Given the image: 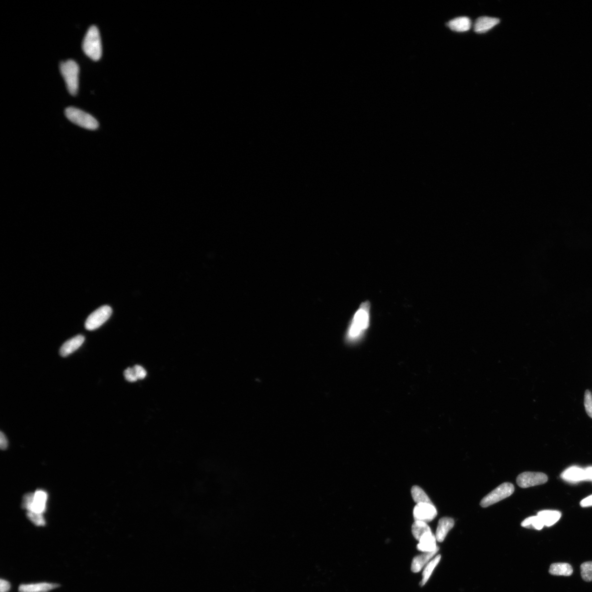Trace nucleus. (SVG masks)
<instances>
[{
    "mask_svg": "<svg viewBox=\"0 0 592 592\" xmlns=\"http://www.w3.org/2000/svg\"><path fill=\"white\" fill-rule=\"evenodd\" d=\"M370 303L364 302L356 312L347 332L350 340L359 339L368 328L370 321Z\"/></svg>",
    "mask_w": 592,
    "mask_h": 592,
    "instance_id": "1",
    "label": "nucleus"
},
{
    "mask_svg": "<svg viewBox=\"0 0 592 592\" xmlns=\"http://www.w3.org/2000/svg\"><path fill=\"white\" fill-rule=\"evenodd\" d=\"M82 49L92 60L98 61L101 59L102 52L101 36L96 26H91L87 31L83 41Z\"/></svg>",
    "mask_w": 592,
    "mask_h": 592,
    "instance_id": "2",
    "label": "nucleus"
},
{
    "mask_svg": "<svg viewBox=\"0 0 592 592\" xmlns=\"http://www.w3.org/2000/svg\"><path fill=\"white\" fill-rule=\"evenodd\" d=\"M60 67L68 91L72 96H76L78 89L79 66L74 61L67 60L61 62Z\"/></svg>",
    "mask_w": 592,
    "mask_h": 592,
    "instance_id": "3",
    "label": "nucleus"
},
{
    "mask_svg": "<svg viewBox=\"0 0 592 592\" xmlns=\"http://www.w3.org/2000/svg\"><path fill=\"white\" fill-rule=\"evenodd\" d=\"M65 114L71 122L81 128L95 130L99 127L98 122L95 118L80 109L68 107L65 110Z\"/></svg>",
    "mask_w": 592,
    "mask_h": 592,
    "instance_id": "4",
    "label": "nucleus"
},
{
    "mask_svg": "<svg viewBox=\"0 0 592 592\" xmlns=\"http://www.w3.org/2000/svg\"><path fill=\"white\" fill-rule=\"evenodd\" d=\"M515 487L510 483H505L497 487L484 497L480 502V506L486 508L507 498L513 494Z\"/></svg>",
    "mask_w": 592,
    "mask_h": 592,
    "instance_id": "5",
    "label": "nucleus"
},
{
    "mask_svg": "<svg viewBox=\"0 0 592 592\" xmlns=\"http://www.w3.org/2000/svg\"><path fill=\"white\" fill-rule=\"evenodd\" d=\"M112 309L108 306L99 307L88 316L85 322V328L89 331L96 329L101 327L111 317Z\"/></svg>",
    "mask_w": 592,
    "mask_h": 592,
    "instance_id": "6",
    "label": "nucleus"
},
{
    "mask_svg": "<svg viewBox=\"0 0 592 592\" xmlns=\"http://www.w3.org/2000/svg\"><path fill=\"white\" fill-rule=\"evenodd\" d=\"M547 481L548 476L545 474L526 471L518 475L517 483L522 488H528L545 484Z\"/></svg>",
    "mask_w": 592,
    "mask_h": 592,
    "instance_id": "7",
    "label": "nucleus"
},
{
    "mask_svg": "<svg viewBox=\"0 0 592 592\" xmlns=\"http://www.w3.org/2000/svg\"><path fill=\"white\" fill-rule=\"evenodd\" d=\"M436 508L433 504L421 503L414 507L413 516L415 521H422L426 523L432 521L437 516Z\"/></svg>",
    "mask_w": 592,
    "mask_h": 592,
    "instance_id": "8",
    "label": "nucleus"
},
{
    "mask_svg": "<svg viewBox=\"0 0 592 592\" xmlns=\"http://www.w3.org/2000/svg\"><path fill=\"white\" fill-rule=\"evenodd\" d=\"M60 585L49 583L22 584L19 587V592H49L59 588Z\"/></svg>",
    "mask_w": 592,
    "mask_h": 592,
    "instance_id": "9",
    "label": "nucleus"
},
{
    "mask_svg": "<svg viewBox=\"0 0 592 592\" xmlns=\"http://www.w3.org/2000/svg\"><path fill=\"white\" fill-rule=\"evenodd\" d=\"M85 341V337L82 335L77 336L68 340L60 349V354L62 357H66L79 348Z\"/></svg>",
    "mask_w": 592,
    "mask_h": 592,
    "instance_id": "10",
    "label": "nucleus"
},
{
    "mask_svg": "<svg viewBox=\"0 0 592 592\" xmlns=\"http://www.w3.org/2000/svg\"><path fill=\"white\" fill-rule=\"evenodd\" d=\"M437 539L436 536L431 532H429L423 536L420 539L417 545L419 551L423 553L432 552L439 550L437 546Z\"/></svg>",
    "mask_w": 592,
    "mask_h": 592,
    "instance_id": "11",
    "label": "nucleus"
},
{
    "mask_svg": "<svg viewBox=\"0 0 592 592\" xmlns=\"http://www.w3.org/2000/svg\"><path fill=\"white\" fill-rule=\"evenodd\" d=\"M455 525V522L451 518L444 517L441 519L438 523L437 528L436 537L437 541L442 542L447 537L449 532L452 530Z\"/></svg>",
    "mask_w": 592,
    "mask_h": 592,
    "instance_id": "12",
    "label": "nucleus"
},
{
    "mask_svg": "<svg viewBox=\"0 0 592 592\" xmlns=\"http://www.w3.org/2000/svg\"><path fill=\"white\" fill-rule=\"evenodd\" d=\"M500 19L489 17H481L475 21L474 29L476 33L481 34L487 32L496 25L499 24Z\"/></svg>",
    "mask_w": 592,
    "mask_h": 592,
    "instance_id": "13",
    "label": "nucleus"
},
{
    "mask_svg": "<svg viewBox=\"0 0 592 592\" xmlns=\"http://www.w3.org/2000/svg\"><path fill=\"white\" fill-rule=\"evenodd\" d=\"M438 551L439 550H437V551L432 552L423 553L414 558L411 565L412 572L415 573L420 572L431 561Z\"/></svg>",
    "mask_w": 592,
    "mask_h": 592,
    "instance_id": "14",
    "label": "nucleus"
},
{
    "mask_svg": "<svg viewBox=\"0 0 592 592\" xmlns=\"http://www.w3.org/2000/svg\"><path fill=\"white\" fill-rule=\"evenodd\" d=\"M47 494L43 490H38L34 494V500L28 511L43 513L46 510Z\"/></svg>",
    "mask_w": 592,
    "mask_h": 592,
    "instance_id": "15",
    "label": "nucleus"
},
{
    "mask_svg": "<svg viewBox=\"0 0 592 592\" xmlns=\"http://www.w3.org/2000/svg\"><path fill=\"white\" fill-rule=\"evenodd\" d=\"M448 27L457 32H464L471 27L470 19L467 17H460L452 19L448 23Z\"/></svg>",
    "mask_w": 592,
    "mask_h": 592,
    "instance_id": "16",
    "label": "nucleus"
},
{
    "mask_svg": "<svg viewBox=\"0 0 592 592\" xmlns=\"http://www.w3.org/2000/svg\"><path fill=\"white\" fill-rule=\"evenodd\" d=\"M537 516L540 518L544 526L549 527L560 520L562 514L559 511L546 510L539 512Z\"/></svg>",
    "mask_w": 592,
    "mask_h": 592,
    "instance_id": "17",
    "label": "nucleus"
},
{
    "mask_svg": "<svg viewBox=\"0 0 592 592\" xmlns=\"http://www.w3.org/2000/svg\"><path fill=\"white\" fill-rule=\"evenodd\" d=\"M549 573L554 576H570L573 573V569L568 563H553L550 567Z\"/></svg>",
    "mask_w": 592,
    "mask_h": 592,
    "instance_id": "18",
    "label": "nucleus"
},
{
    "mask_svg": "<svg viewBox=\"0 0 592 592\" xmlns=\"http://www.w3.org/2000/svg\"><path fill=\"white\" fill-rule=\"evenodd\" d=\"M562 477L570 481H579L587 479L585 470L575 467L565 470L562 474Z\"/></svg>",
    "mask_w": 592,
    "mask_h": 592,
    "instance_id": "19",
    "label": "nucleus"
},
{
    "mask_svg": "<svg viewBox=\"0 0 592 592\" xmlns=\"http://www.w3.org/2000/svg\"><path fill=\"white\" fill-rule=\"evenodd\" d=\"M146 372L139 365H136L133 368H128L125 371L124 375L126 379L129 382H135L138 379L145 378Z\"/></svg>",
    "mask_w": 592,
    "mask_h": 592,
    "instance_id": "20",
    "label": "nucleus"
},
{
    "mask_svg": "<svg viewBox=\"0 0 592 592\" xmlns=\"http://www.w3.org/2000/svg\"><path fill=\"white\" fill-rule=\"evenodd\" d=\"M430 527L427 523L422 521H415L412 526V532L414 537L420 541L421 537L426 533L431 532Z\"/></svg>",
    "mask_w": 592,
    "mask_h": 592,
    "instance_id": "21",
    "label": "nucleus"
},
{
    "mask_svg": "<svg viewBox=\"0 0 592 592\" xmlns=\"http://www.w3.org/2000/svg\"><path fill=\"white\" fill-rule=\"evenodd\" d=\"M441 560V555H438L426 565L422 573V580L420 583L421 586L422 587L427 584L429 578H431L434 570L437 567Z\"/></svg>",
    "mask_w": 592,
    "mask_h": 592,
    "instance_id": "22",
    "label": "nucleus"
},
{
    "mask_svg": "<svg viewBox=\"0 0 592 592\" xmlns=\"http://www.w3.org/2000/svg\"><path fill=\"white\" fill-rule=\"evenodd\" d=\"M411 495L412 498L416 504H421V503H429V504H433L430 499L426 494L424 490L418 486H414L411 489Z\"/></svg>",
    "mask_w": 592,
    "mask_h": 592,
    "instance_id": "23",
    "label": "nucleus"
},
{
    "mask_svg": "<svg viewBox=\"0 0 592 592\" xmlns=\"http://www.w3.org/2000/svg\"><path fill=\"white\" fill-rule=\"evenodd\" d=\"M523 527L527 528L536 529L541 530L544 527V525L540 518L538 516L528 517L521 524Z\"/></svg>",
    "mask_w": 592,
    "mask_h": 592,
    "instance_id": "24",
    "label": "nucleus"
},
{
    "mask_svg": "<svg viewBox=\"0 0 592 592\" xmlns=\"http://www.w3.org/2000/svg\"><path fill=\"white\" fill-rule=\"evenodd\" d=\"M581 574L586 582L592 581V562H585L581 565Z\"/></svg>",
    "mask_w": 592,
    "mask_h": 592,
    "instance_id": "25",
    "label": "nucleus"
},
{
    "mask_svg": "<svg viewBox=\"0 0 592 592\" xmlns=\"http://www.w3.org/2000/svg\"><path fill=\"white\" fill-rule=\"evenodd\" d=\"M27 516L36 526H44L45 525V521L43 513L28 511Z\"/></svg>",
    "mask_w": 592,
    "mask_h": 592,
    "instance_id": "26",
    "label": "nucleus"
},
{
    "mask_svg": "<svg viewBox=\"0 0 592 592\" xmlns=\"http://www.w3.org/2000/svg\"><path fill=\"white\" fill-rule=\"evenodd\" d=\"M584 405L586 413L592 418V395L589 390H586L585 392Z\"/></svg>",
    "mask_w": 592,
    "mask_h": 592,
    "instance_id": "27",
    "label": "nucleus"
},
{
    "mask_svg": "<svg viewBox=\"0 0 592 592\" xmlns=\"http://www.w3.org/2000/svg\"><path fill=\"white\" fill-rule=\"evenodd\" d=\"M34 500V494H28L24 496L22 503V507L24 509L29 510Z\"/></svg>",
    "mask_w": 592,
    "mask_h": 592,
    "instance_id": "28",
    "label": "nucleus"
},
{
    "mask_svg": "<svg viewBox=\"0 0 592 592\" xmlns=\"http://www.w3.org/2000/svg\"><path fill=\"white\" fill-rule=\"evenodd\" d=\"M11 588V586L8 581L2 579L0 580V592H8Z\"/></svg>",
    "mask_w": 592,
    "mask_h": 592,
    "instance_id": "29",
    "label": "nucleus"
},
{
    "mask_svg": "<svg viewBox=\"0 0 592 592\" xmlns=\"http://www.w3.org/2000/svg\"><path fill=\"white\" fill-rule=\"evenodd\" d=\"M8 447V441L5 435L1 432L0 434V447L2 450L6 449Z\"/></svg>",
    "mask_w": 592,
    "mask_h": 592,
    "instance_id": "30",
    "label": "nucleus"
},
{
    "mask_svg": "<svg viewBox=\"0 0 592 592\" xmlns=\"http://www.w3.org/2000/svg\"><path fill=\"white\" fill-rule=\"evenodd\" d=\"M580 505L583 507L592 506V495L581 501Z\"/></svg>",
    "mask_w": 592,
    "mask_h": 592,
    "instance_id": "31",
    "label": "nucleus"
},
{
    "mask_svg": "<svg viewBox=\"0 0 592 592\" xmlns=\"http://www.w3.org/2000/svg\"><path fill=\"white\" fill-rule=\"evenodd\" d=\"M587 479L592 480V467H589L586 470Z\"/></svg>",
    "mask_w": 592,
    "mask_h": 592,
    "instance_id": "32",
    "label": "nucleus"
}]
</instances>
